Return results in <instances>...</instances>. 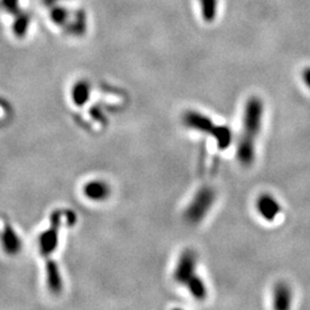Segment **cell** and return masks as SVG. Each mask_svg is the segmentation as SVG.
Masks as SVG:
<instances>
[{"mask_svg": "<svg viewBox=\"0 0 310 310\" xmlns=\"http://www.w3.org/2000/svg\"><path fill=\"white\" fill-rule=\"evenodd\" d=\"M265 107L261 98L253 95L247 99L244 106L235 158L240 165L250 168L256 160V143L263 128Z\"/></svg>", "mask_w": 310, "mask_h": 310, "instance_id": "cell-1", "label": "cell"}, {"mask_svg": "<svg viewBox=\"0 0 310 310\" xmlns=\"http://www.w3.org/2000/svg\"><path fill=\"white\" fill-rule=\"evenodd\" d=\"M183 122H184L185 126L191 130L198 131V132L213 133L214 137H216L217 145L221 150H225L231 143L230 130L228 128H223V126H216L208 116H204L201 113L193 111L187 112L183 116Z\"/></svg>", "mask_w": 310, "mask_h": 310, "instance_id": "cell-2", "label": "cell"}, {"mask_svg": "<svg viewBox=\"0 0 310 310\" xmlns=\"http://www.w3.org/2000/svg\"><path fill=\"white\" fill-rule=\"evenodd\" d=\"M215 191L211 187L203 186L192 198L191 202L185 211V220L191 224H198L211 212L214 202H215Z\"/></svg>", "mask_w": 310, "mask_h": 310, "instance_id": "cell-3", "label": "cell"}, {"mask_svg": "<svg viewBox=\"0 0 310 310\" xmlns=\"http://www.w3.org/2000/svg\"><path fill=\"white\" fill-rule=\"evenodd\" d=\"M174 281L178 285L186 287L190 283L199 277L198 274V255L192 250H185L178 257L173 272Z\"/></svg>", "mask_w": 310, "mask_h": 310, "instance_id": "cell-4", "label": "cell"}, {"mask_svg": "<svg viewBox=\"0 0 310 310\" xmlns=\"http://www.w3.org/2000/svg\"><path fill=\"white\" fill-rule=\"evenodd\" d=\"M63 213L61 211H56L51 216L50 228L39 235L38 246L41 254L45 257L46 260L50 259V256L53 254L58 248L59 233L62 226Z\"/></svg>", "mask_w": 310, "mask_h": 310, "instance_id": "cell-5", "label": "cell"}, {"mask_svg": "<svg viewBox=\"0 0 310 310\" xmlns=\"http://www.w3.org/2000/svg\"><path fill=\"white\" fill-rule=\"evenodd\" d=\"M255 211L261 220L272 223L281 216L283 207L281 201L272 193L263 192L255 200Z\"/></svg>", "mask_w": 310, "mask_h": 310, "instance_id": "cell-6", "label": "cell"}, {"mask_svg": "<svg viewBox=\"0 0 310 310\" xmlns=\"http://www.w3.org/2000/svg\"><path fill=\"white\" fill-rule=\"evenodd\" d=\"M272 308L278 310L291 309L294 302V291L289 283L279 281L274 284L271 292Z\"/></svg>", "mask_w": 310, "mask_h": 310, "instance_id": "cell-7", "label": "cell"}, {"mask_svg": "<svg viewBox=\"0 0 310 310\" xmlns=\"http://www.w3.org/2000/svg\"><path fill=\"white\" fill-rule=\"evenodd\" d=\"M83 194L90 201L101 202L109 198V195L112 194V191L108 183L105 181L94 180L87 182L83 186Z\"/></svg>", "mask_w": 310, "mask_h": 310, "instance_id": "cell-8", "label": "cell"}, {"mask_svg": "<svg viewBox=\"0 0 310 310\" xmlns=\"http://www.w3.org/2000/svg\"><path fill=\"white\" fill-rule=\"evenodd\" d=\"M86 28H87V21H86L85 12L78 10L75 12H72L71 20H69L67 25L63 28V31L74 37H82L85 35Z\"/></svg>", "mask_w": 310, "mask_h": 310, "instance_id": "cell-9", "label": "cell"}, {"mask_svg": "<svg viewBox=\"0 0 310 310\" xmlns=\"http://www.w3.org/2000/svg\"><path fill=\"white\" fill-rule=\"evenodd\" d=\"M2 246L3 250L5 251L8 255H16L21 251L22 242L19 237V234L15 232L13 226L6 225L2 232Z\"/></svg>", "mask_w": 310, "mask_h": 310, "instance_id": "cell-10", "label": "cell"}, {"mask_svg": "<svg viewBox=\"0 0 310 310\" xmlns=\"http://www.w3.org/2000/svg\"><path fill=\"white\" fill-rule=\"evenodd\" d=\"M30 15L25 12H20L15 15V20L13 22V31L17 38H23L28 32L30 24Z\"/></svg>", "mask_w": 310, "mask_h": 310, "instance_id": "cell-11", "label": "cell"}, {"mask_svg": "<svg viewBox=\"0 0 310 310\" xmlns=\"http://www.w3.org/2000/svg\"><path fill=\"white\" fill-rule=\"evenodd\" d=\"M50 17L55 25H58V27L63 29L65 25H67L69 20H71L72 12L65 10V8L61 6L53 5L50 13Z\"/></svg>", "mask_w": 310, "mask_h": 310, "instance_id": "cell-12", "label": "cell"}, {"mask_svg": "<svg viewBox=\"0 0 310 310\" xmlns=\"http://www.w3.org/2000/svg\"><path fill=\"white\" fill-rule=\"evenodd\" d=\"M90 95V84L87 82L81 81L76 83L73 87V101L75 105H81L84 104Z\"/></svg>", "mask_w": 310, "mask_h": 310, "instance_id": "cell-13", "label": "cell"}, {"mask_svg": "<svg viewBox=\"0 0 310 310\" xmlns=\"http://www.w3.org/2000/svg\"><path fill=\"white\" fill-rule=\"evenodd\" d=\"M202 19L206 22H213L216 19L218 0H199Z\"/></svg>", "mask_w": 310, "mask_h": 310, "instance_id": "cell-14", "label": "cell"}, {"mask_svg": "<svg viewBox=\"0 0 310 310\" xmlns=\"http://www.w3.org/2000/svg\"><path fill=\"white\" fill-rule=\"evenodd\" d=\"M4 10H6L10 14L17 15L21 12L19 0H0Z\"/></svg>", "mask_w": 310, "mask_h": 310, "instance_id": "cell-15", "label": "cell"}, {"mask_svg": "<svg viewBox=\"0 0 310 310\" xmlns=\"http://www.w3.org/2000/svg\"><path fill=\"white\" fill-rule=\"evenodd\" d=\"M301 81H302L305 89L310 92V65L302 69V73H301Z\"/></svg>", "mask_w": 310, "mask_h": 310, "instance_id": "cell-16", "label": "cell"}, {"mask_svg": "<svg viewBox=\"0 0 310 310\" xmlns=\"http://www.w3.org/2000/svg\"><path fill=\"white\" fill-rule=\"evenodd\" d=\"M0 104H2V105H4V102H2V101H0Z\"/></svg>", "mask_w": 310, "mask_h": 310, "instance_id": "cell-17", "label": "cell"}]
</instances>
